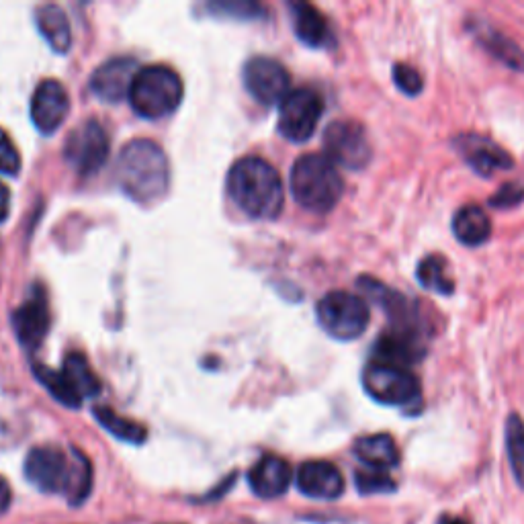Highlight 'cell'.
Instances as JSON below:
<instances>
[{
	"label": "cell",
	"instance_id": "9c48e42d",
	"mask_svg": "<svg viewBox=\"0 0 524 524\" xmlns=\"http://www.w3.org/2000/svg\"><path fill=\"white\" fill-rule=\"evenodd\" d=\"M324 101L314 89L291 91L279 111V131L289 142H308L322 119Z\"/></svg>",
	"mask_w": 524,
	"mask_h": 524
},
{
	"label": "cell",
	"instance_id": "d4e9b609",
	"mask_svg": "<svg viewBox=\"0 0 524 524\" xmlns=\"http://www.w3.org/2000/svg\"><path fill=\"white\" fill-rule=\"evenodd\" d=\"M95 418L101 422V426L105 430H109L115 439L131 443V445H142L146 441V428L138 422H131L119 414H115L111 408L105 406H97L95 408Z\"/></svg>",
	"mask_w": 524,
	"mask_h": 524
},
{
	"label": "cell",
	"instance_id": "d6986e66",
	"mask_svg": "<svg viewBox=\"0 0 524 524\" xmlns=\"http://www.w3.org/2000/svg\"><path fill=\"white\" fill-rule=\"evenodd\" d=\"M357 459L375 471H387L400 465V449L389 434H371L363 436L353 447Z\"/></svg>",
	"mask_w": 524,
	"mask_h": 524
},
{
	"label": "cell",
	"instance_id": "7c38bea8",
	"mask_svg": "<svg viewBox=\"0 0 524 524\" xmlns=\"http://www.w3.org/2000/svg\"><path fill=\"white\" fill-rule=\"evenodd\" d=\"M50 322L52 316H50L48 295L41 285H35L29 297L25 299V303L19 305V310L13 316L15 332L27 351H35V348L43 342V338H46L50 330Z\"/></svg>",
	"mask_w": 524,
	"mask_h": 524
},
{
	"label": "cell",
	"instance_id": "9a60e30c",
	"mask_svg": "<svg viewBox=\"0 0 524 524\" xmlns=\"http://www.w3.org/2000/svg\"><path fill=\"white\" fill-rule=\"evenodd\" d=\"M297 488L312 500L332 502L344 492V477L340 469L328 461H308L297 471Z\"/></svg>",
	"mask_w": 524,
	"mask_h": 524
},
{
	"label": "cell",
	"instance_id": "6da1fadb",
	"mask_svg": "<svg viewBox=\"0 0 524 524\" xmlns=\"http://www.w3.org/2000/svg\"><path fill=\"white\" fill-rule=\"evenodd\" d=\"M25 477L46 494H66L72 506L93 492V465L78 449L68 457L56 447H35L25 459Z\"/></svg>",
	"mask_w": 524,
	"mask_h": 524
},
{
	"label": "cell",
	"instance_id": "836d02e7",
	"mask_svg": "<svg viewBox=\"0 0 524 524\" xmlns=\"http://www.w3.org/2000/svg\"><path fill=\"white\" fill-rule=\"evenodd\" d=\"M436 524H469V520L461 518V516H451V514H443Z\"/></svg>",
	"mask_w": 524,
	"mask_h": 524
},
{
	"label": "cell",
	"instance_id": "f1b7e54d",
	"mask_svg": "<svg viewBox=\"0 0 524 524\" xmlns=\"http://www.w3.org/2000/svg\"><path fill=\"white\" fill-rule=\"evenodd\" d=\"M393 74V82H396L398 89L408 95V97H416L422 93L424 89V82H422V76L418 70H414L412 66H406V64H396L391 70Z\"/></svg>",
	"mask_w": 524,
	"mask_h": 524
},
{
	"label": "cell",
	"instance_id": "603a6c76",
	"mask_svg": "<svg viewBox=\"0 0 524 524\" xmlns=\"http://www.w3.org/2000/svg\"><path fill=\"white\" fill-rule=\"evenodd\" d=\"M62 373L82 400L97 396L101 391V381L82 353H70L64 361Z\"/></svg>",
	"mask_w": 524,
	"mask_h": 524
},
{
	"label": "cell",
	"instance_id": "83f0119b",
	"mask_svg": "<svg viewBox=\"0 0 524 524\" xmlns=\"http://www.w3.org/2000/svg\"><path fill=\"white\" fill-rule=\"evenodd\" d=\"M355 484H357V490L363 496L396 492V482H393V479L385 471H375V469L357 471L355 473Z\"/></svg>",
	"mask_w": 524,
	"mask_h": 524
},
{
	"label": "cell",
	"instance_id": "5bb4252c",
	"mask_svg": "<svg viewBox=\"0 0 524 524\" xmlns=\"http://www.w3.org/2000/svg\"><path fill=\"white\" fill-rule=\"evenodd\" d=\"M455 148L461 158L479 174V177H492L500 170L512 168V158L496 142L486 136L463 134L455 138Z\"/></svg>",
	"mask_w": 524,
	"mask_h": 524
},
{
	"label": "cell",
	"instance_id": "ffe728a7",
	"mask_svg": "<svg viewBox=\"0 0 524 524\" xmlns=\"http://www.w3.org/2000/svg\"><path fill=\"white\" fill-rule=\"evenodd\" d=\"M453 234L465 246H482L492 236L490 217L482 207L465 205L453 217Z\"/></svg>",
	"mask_w": 524,
	"mask_h": 524
},
{
	"label": "cell",
	"instance_id": "8fae6325",
	"mask_svg": "<svg viewBox=\"0 0 524 524\" xmlns=\"http://www.w3.org/2000/svg\"><path fill=\"white\" fill-rule=\"evenodd\" d=\"M244 84L260 105L271 107L283 103L289 95L291 76L281 62L267 56H256L244 66Z\"/></svg>",
	"mask_w": 524,
	"mask_h": 524
},
{
	"label": "cell",
	"instance_id": "5b68a950",
	"mask_svg": "<svg viewBox=\"0 0 524 524\" xmlns=\"http://www.w3.org/2000/svg\"><path fill=\"white\" fill-rule=\"evenodd\" d=\"M183 80L168 66L140 68L129 89V101L146 119H160L177 111L183 101Z\"/></svg>",
	"mask_w": 524,
	"mask_h": 524
},
{
	"label": "cell",
	"instance_id": "cb8c5ba5",
	"mask_svg": "<svg viewBox=\"0 0 524 524\" xmlns=\"http://www.w3.org/2000/svg\"><path fill=\"white\" fill-rule=\"evenodd\" d=\"M416 279L418 283L428 289V291H434L439 295H451L455 291V283L449 275V265L447 260L439 254H430V256H424L420 262H418V269H416Z\"/></svg>",
	"mask_w": 524,
	"mask_h": 524
},
{
	"label": "cell",
	"instance_id": "2e32d148",
	"mask_svg": "<svg viewBox=\"0 0 524 524\" xmlns=\"http://www.w3.org/2000/svg\"><path fill=\"white\" fill-rule=\"evenodd\" d=\"M138 64L131 58H113L105 62L93 76H91V91L107 103H119L121 99L129 97L131 82L138 74Z\"/></svg>",
	"mask_w": 524,
	"mask_h": 524
},
{
	"label": "cell",
	"instance_id": "f546056e",
	"mask_svg": "<svg viewBox=\"0 0 524 524\" xmlns=\"http://www.w3.org/2000/svg\"><path fill=\"white\" fill-rule=\"evenodd\" d=\"M21 170V154L17 152L15 144L7 136V131L0 127V172L15 177Z\"/></svg>",
	"mask_w": 524,
	"mask_h": 524
},
{
	"label": "cell",
	"instance_id": "4fadbf2b",
	"mask_svg": "<svg viewBox=\"0 0 524 524\" xmlns=\"http://www.w3.org/2000/svg\"><path fill=\"white\" fill-rule=\"evenodd\" d=\"M70 111L68 91L58 80H43L31 99V119L41 134H54Z\"/></svg>",
	"mask_w": 524,
	"mask_h": 524
},
{
	"label": "cell",
	"instance_id": "52a82bcc",
	"mask_svg": "<svg viewBox=\"0 0 524 524\" xmlns=\"http://www.w3.org/2000/svg\"><path fill=\"white\" fill-rule=\"evenodd\" d=\"M318 322L336 340H355L371 322L369 305L359 295L332 291L318 303Z\"/></svg>",
	"mask_w": 524,
	"mask_h": 524
},
{
	"label": "cell",
	"instance_id": "d6a6232c",
	"mask_svg": "<svg viewBox=\"0 0 524 524\" xmlns=\"http://www.w3.org/2000/svg\"><path fill=\"white\" fill-rule=\"evenodd\" d=\"M9 209H11V193L7 185L0 181V224H3L9 217Z\"/></svg>",
	"mask_w": 524,
	"mask_h": 524
},
{
	"label": "cell",
	"instance_id": "ba28073f",
	"mask_svg": "<svg viewBox=\"0 0 524 524\" xmlns=\"http://www.w3.org/2000/svg\"><path fill=\"white\" fill-rule=\"evenodd\" d=\"M324 150H326V158L334 166L338 164L348 170H361L373 158V150L363 125L351 119L332 121L326 127Z\"/></svg>",
	"mask_w": 524,
	"mask_h": 524
},
{
	"label": "cell",
	"instance_id": "4316f807",
	"mask_svg": "<svg viewBox=\"0 0 524 524\" xmlns=\"http://www.w3.org/2000/svg\"><path fill=\"white\" fill-rule=\"evenodd\" d=\"M35 375H37V379H39L43 385H46V389L52 393V396H54L60 404H64V406H68V408H80L82 398L70 387V383H68V379L64 377L62 371L50 369V367H46V365H35Z\"/></svg>",
	"mask_w": 524,
	"mask_h": 524
},
{
	"label": "cell",
	"instance_id": "e0dca14e",
	"mask_svg": "<svg viewBox=\"0 0 524 524\" xmlns=\"http://www.w3.org/2000/svg\"><path fill=\"white\" fill-rule=\"evenodd\" d=\"M248 484L262 500L281 498L291 486V467L283 457L265 455L250 469Z\"/></svg>",
	"mask_w": 524,
	"mask_h": 524
},
{
	"label": "cell",
	"instance_id": "1f68e13d",
	"mask_svg": "<svg viewBox=\"0 0 524 524\" xmlns=\"http://www.w3.org/2000/svg\"><path fill=\"white\" fill-rule=\"evenodd\" d=\"M11 502H13V490H11L7 479L0 475V516H3L5 512H9Z\"/></svg>",
	"mask_w": 524,
	"mask_h": 524
},
{
	"label": "cell",
	"instance_id": "ac0fdd59",
	"mask_svg": "<svg viewBox=\"0 0 524 524\" xmlns=\"http://www.w3.org/2000/svg\"><path fill=\"white\" fill-rule=\"evenodd\" d=\"M291 17H293V29L299 41H303L305 46L314 50H324L334 46V35L330 31V25L316 7L308 3H293Z\"/></svg>",
	"mask_w": 524,
	"mask_h": 524
},
{
	"label": "cell",
	"instance_id": "484cf974",
	"mask_svg": "<svg viewBox=\"0 0 524 524\" xmlns=\"http://www.w3.org/2000/svg\"><path fill=\"white\" fill-rule=\"evenodd\" d=\"M506 453L516 484L524 490V422L518 414L506 420Z\"/></svg>",
	"mask_w": 524,
	"mask_h": 524
},
{
	"label": "cell",
	"instance_id": "3957f363",
	"mask_svg": "<svg viewBox=\"0 0 524 524\" xmlns=\"http://www.w3.org/2000/svg\"><path fill=\"white\" fill-rule=\"evenodd\" d=\"M117 181L127 197L138 203H152L168 191V158L150 140L129 142L117 160Z\"/></svg>",
	"mask_w": 524,
	"mask_h": 524
},
{
	"label": "cell",
	"instance_id": "44dd1931",
	"mask_svg": "<svg viewBox=\"0 0 524 524\" xmlns=\"http://www.w3.org/2000/svg\"><path fill=\"white\" fill-rule=\"evenodd\" d=\"M37 29L46 41L52 46L54 52L66 54L72 46V29L68 23L66 13L56 5H43L35 11Z\"/></svg>",
	"mask_w": 524,
	"mask_h": 524
},
{
	"label": "cell",
	"instance_id": "7a4b0ae2",
	"mask_svg": "<svg viewBox=\"0 0 524 524\" xmlns=\"http://www.w3.org/2000/svg\"><path fill=\"white\" fill-rule=\"evenodd\" d=\"M228 191L234 203L256 220H273L285 203L283 181L277 168L258 156H246L232 166Z\"/></svg>",
	"mask_w": 524,
	"mask_h": 524
},
{
	"label": "cell",
	"instance_id": "7402d4cb",
	"mask_svg": "<svg viewBox=\"0 0 524 524\" xmlns=\"http://www.w3.org/2000/svg\"><path fill=\"white\" fill-rule=\"evenodd\" d=\"M475 35L479 39V43L500 62H504L508 68L514 70H524V54L520 52V48L516 46L514 41H510L508 37H504L500 31L488 27V25H475Z\"/></svg>",
	"mask_w": 524,
	"mask_h": 524
},
{
	"label": "cell",
	"instance_id": "e575fe53",
	"mask_svg": "<svg viewBox=\"0 0 524 524\" xmlns=\"http://www.w3.org/2000/svg\"><path fill=\"white\" fill-rule=\"evenodd\" d=\"M170 524H179V522H170Z\"/></svg>",
	"mask_w": 524,
	"mask_h": 524
},
{
	"label": "cell",
	"instance_id": "277c9868",
	"mask_svg": "<svg viewBox=\"0 0 524 524\" xmlns=\"http://www.w3.org/2000/svg\"><path fill=\"white\" fill-rule=\"evenodd\" d=\"M344 183L336 166L320 154H305L291 168L293 199L312 213H328L336 207Z\"/></svg>",
	"mask_w": 524,
	"mask_h": 524
},
{
	"label": "cell",
	"instance_id": "4dcf8cb0",
	"mask_svg": "<svg viewBox=\"0 0 524 524\" xmlns=\"http://www.w3.org/2000/svg\"><path fill=\"white\" fill-rule=\"evenodd\" d=\"M522 199H524V185H520V183H506L490 199V205H494L496 209H508V207L518 205Z\"/></svg>",
	"mask_w": 524,
	"mask_h": 524
},
{
	"label": "cell",
	"instance_id": "30bf717a",
	"mask_svg": "<svg viewBox=\"0 0 524 524\" xmlns=\"http://www.w3.org/2000/svg\"><path fill=\"white\" fill-rule=\"evenodd\" d=\"M64 156L82 177L95 174L109 158L107 129L97 119L80 123L64 144Z\"/></svg>",
	"mask_w": 524,
	"mask_h": 524
},
{
	"label": "cell",
	"instance_id": "8992f818",
	"mask_svg": "<svg viewBox=\"0 0 524 524\" xmlns=\"http://www.w3.org/2000/svg\"><path fill=\"white\" fill-rule=\"evenodd\" d=\"M367 396L383 406L410 408L420 400L418 379L402 365L371 361L363 371Z\"/></svg>",
	"mask_w": 524,
	"mask_h": 524
}]
</instances>
